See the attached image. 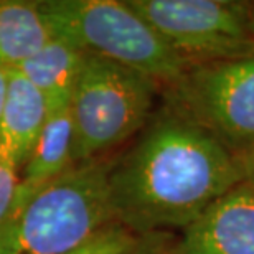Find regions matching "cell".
I'll return each instance as SVG.
<instances>
[{
    "label": "cell",
    "mask_w": 254,
    "mask_h": 254,
    "mask_svg": "<svg viewBox=\"0 0 254 254\" xmlns=\"http://www.w3.org/2000/svg\"><path fill=\"white\" fill-rule=\"evenodd\" d=\"M250 28L254 38V2H250Z\"/></svg>",
    "instance_id": "e0dca14e"
},
{
    "label": "cell",
    "mask_w": 254,
    "mask_h": 254,
    "mask_svg": "<svg viewBox=\"0 0 254 254\" xmlns=\"http://www.w3.org/2000/svg\"><path fill=\"white\" fill-rule=\"evenodd\" d=\"M48 114L43 94L20 71L10 69L0 121V160L20 174L42 134Z\"/></svg>",
    "instance_id": "ba28073f"
},
{
    "label": "cell",
    "mask_w": 254,
    "mask_h": 254,
    "mask_svg": "<svg viewBox=\"0 0 254 254\" xmlns=\"http://www.w3.org/2000/svg\"><path fill=\"white\" fill-rule=\"evenodd\" d=\"M187 64L254 50L250 2L243 0H126Z\"/></svg>",
    "instance_id": "8992f818"
},
{
    "label": "cell",
    "mask_w": 254,
    "mask_h": 254,
    "mask_svg": "<svg viewBox=\"0 0 254 254\" xmlns=\"http://www.w3.org/2000/svg\"><path fill=\"white\" fill-rule=\"evenodd\" d=\"M162 103L109 162L114 221L132 235L180 233L245 182L240 159L180 106Z\"/></svg>",
    "instance_id": "6da1fadb"
},
{
    "label": "cell",
    "mask_w": 254,
    "mask_h": 254,
    "mask_svg": "<svg viewBox=\"0 0 254 254\" xmlns=\"http://www.w3.org/2000/svg\"><path fill=\"white\" fill-rule=\"evenodd\" d=\"M127 254H182L179 233H149L135 236Z\"/></svg>",
    "instance_id": "5bb4252c"
},
{
    "label": "cell",
    "mask_w": 254,
    "mask_h": 254,
    "mask_svg": "<svg viewBox=\"0 0 254 254\" xmlns=\"http://www.w3.org/2000/svg\"><path fill=\"white\" fill-rule=\"evenodd\" d=\"M134 240L135 235H132L118 223H113L94 238H91L88 243L68 254H127Z\"/></svg>",
    "instance_id": "7c38bea8"
},
{
    "label": "cell",
    "mask_w": 254,
    "mask_h": 254,
    "mask_svg": "<svg viewBox=\"0 0 254 254\" xmlns=\"http://www.w3.org/2000/svg\"><path fill=\"white\" fill-rule=\"evenodd\" d=\"M162 98V86L149 76L84 52L71 99L73 160L104 159L129 144L147 124Z\"/></svg>",
    "instance_id": "3957f363"
},
{
    "label": "cell",
    "mask_w": 254,
    "mask_h": 254,
    "mask_svg": "<svg viewBox=\"0 0 254 254\" xmlns=\"http://www.w3.org/2000/svg\"><path fill=\"white\" fill-rule=\"evenodd\" d=\"M7 83H8V71L0 69V121H2L5 98H7Z\"/></svg>",
    "instance_id": "2e32d148"
},
{
    "label": "cell",
    "mask_w": 254,
    "mask_h": 254,
    "mask_svg": "<svg viewBox=\"0 0 254 254\" xmlns=\"http://www.w3.org/2000/svg\"><path fill=\"white\" fill-rule=\"evenodd\" d=\"M73 165V118L68 106L48 114L42 134L20 172L17 208Z\"/></svg>",
    "instance_id": "30bf717a"
},
{
    "label": "cell",
    "mask_w": 254,
    "mask_h": 254,
    "mask_svg": "<svg viewBox=\"0 0 254 254\" xmlns=\"http://www.w3.org/2000/svg\"><path fill=\"white\" fill-rule=\"evenodd\" d=\"M83 62V50L66 38L53 35L50 42L17 71L43 94L48 113H53L71 106Z\"/></svg>",
    "instance_id": "9c48e42d"
},
{
    "label": "cell",
    "mask_w": 254,
    "mask_h": 254,
    "mask_svg": "<svg viewBox=\"0 0 254 254\" xmlns=\"http://www.w3.org/2000/svg\"><path fill=\"white\" fill-rule=\"evenodd\" d=\"M55 35L170 88L187 69L170 45L121 0H40Z\"/></svg>",
    "instance_id": "277c9868"
},
{
    "label": "cell",
    "mask_w": 254,
    "mask_h": 254,
    "mask_svg": "<svg viewBox=\"0 0 254 254\" xmlns=\"http://www.w3.org/2000/svg\"><path fill=\"white\" fill-rule=\"evenodd\" d=\"M109 162H81L33 193L0 228V254H68L113 225Z\"/></svg>",
    "instance_id": "7a4b0ae2"
},
{
    "label": "cell",
    "mask_w": 254,
    "mask_h": 254,
    "mask_svg": "<svg viewBox=\"0 0 254 254\" xmlns=\"http://www.w3.org/2000/svg\"><path fill=\"white\" fill-rule=\"evenodd\" d=\"M243 174H245V182L254 190V150L250 152L245 159H241Z\"/></svg>",
    "instance_id": "9a60e30c"
},
{
    "label": "cell",
    "mask_w": 254,
    "mask_h": 254,
    "mask_svg": "<svg viewBox=\"0 0 254 254\" xmlns=\"http://www.w3.org/2000/svg\"><path fill=\"white\" fill-rule=\"evenodd\" d=\"M20 174L0 160V228L12 218L18 201Z\"/></svg>",
    "instance_id": "4fadbf2b"
},
{
    "label": "cell",
    "mask_w": 254,
    "mask_h": 254,
    "mask_svg": "<svg viewBox=\"0 0 254 254\" xmlns=\"http://www.w3.org/2000/svg\"><path fill=\"white\" fill-rule=\"evenodd\" d=\"M162 94L211 132L240 162L254 150V50L189 64Z\"/></svg>",
    "instance_id": "5b68a950"
},
{
    "label": "cell",
    "mask_w": 254,
    "mask_h": 254,
    "mask_svg": "<svg viewBox=\"0 0 254 254\" xmlns=\"http://www.w3.org/2000/svg\"><path fill=\"white\" fill-rule=\"evenodd\" d=\"M182 254H254V190L246 182L179 233Z\"/></svg>",
    "instance_id": "52a82bcc"
},
{
    "label": "cell",
    "mask_w": 254,
    "mask_h": 254,
    "mask_svg": "<svg viewBox=\"0 0 254 254\" xmlns=\"http://www.w3.org/2000/svg\"><path fill=\"white\" fill-rule=\"evenodd\" d=\"M53 35L40 0H0V69H18Z\"/></svg>",
    "instance_id": "8fae6325"
}]
</instances>
